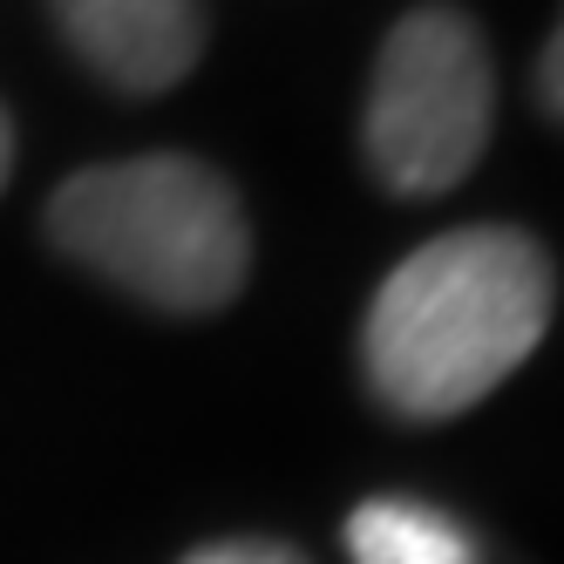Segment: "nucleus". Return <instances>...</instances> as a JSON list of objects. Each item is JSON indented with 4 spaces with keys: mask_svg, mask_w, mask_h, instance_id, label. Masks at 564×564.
<instances>
[{
    "mask_svg": "<svg viewBox=\"0 0 564 564\" xmlns=\"http://www.w3.org/2000/svg\"><path fill=\"white\" fill-rule=\"evenodd\" d=\"M557 279L531 231L463 225L409 252L368 306V381L394 415L449 422L517 375L551 327Z\"/></svg>",
    "mask_w": 564,
    "mask_h": 564,
    "instance_id": "obj_1",
    "label": "nucleus"
},
{
    "mask_svg": "<svg viewBox=\"0 0 564 564\" xmlns=\"http://www.w3.org/2000/svg\"><path fill=\"white\" fill-rule=\"evenodd\" d=\"M48 238L164 313H218L238 300L252 238L238 191L197 156H130L75 171L48 197Z\"/></svg>",
    "mask_w": 564,
    "mask_h": 564,
    "instance_id": "obj_2",
    "label": "nucleus"
},
{
    "mask_svg": "<svg viewBox=\"0 0 564 564\" xmlns=\"http://www.w3.org/2000/svg\"><path fill=\"white\" fill-rule=\"evenodd\" d=\"M490 48L463 8H415L388 28L368 89V164L394 197L463 184L490 143Z\"/></svg>",
    "mask_w": 564,
    "mask_h": 564,
    "instance_id": "obj_3",
    "label": "nucleus"
},
{
    "mask_svg": "<svg viewBox=\"0 0 564 564\" xmlns=\"http://www.w3.org/2000/svg\"><path fill=\"white\" fill-rule=\"evenodd\" d=\"M62 42L109 89L164 96L205 55V0H48Z\"/></svg>",
    "mask_w": 564,
    "mask_h": 564,
    "instance_id": "obj_4",
    "label": "nucleus"
},
{
    "mask_svg": "<svg viewBox=\"0 0 564 564\" xmlns=\"http://www.w3.org/2000/svg\"><path fill=\"white\" fill-rule=\"evenodd\" d=\"M347 557L354 564H482L476 538L449 510L415 497H368L347 517Z\"/></svg>",
    "mask_w": 564,
    "mask_h": 564,
    "instance_id": "obj_5",
    "label": "nucleus"
},
{
    "mask_svg": "<svg viewBox=\"0 0 564 564\" xmlns=\"http://www.w3.org/2000/svg\"><path fill=\"white\" fill-rule=\"evenodd\" d=\"M184 564H306V557L293 544H272V538H225V544L191 551Z\"/></svg>",
    "mask_w": 564,
    "mask_h": 564,
    "instance_id": "obj_6",
    "label": "nucleus"
},
{
    "mask_svg": "<svg viewBox=\"0 0 564 564\" xmlns=\"http://www.w3.org/2000/svg\"><path fill=\"white\" fill-rule=\"evenodd\" d=\"M538 102H544V116H557V123H564V21H557V34H551L544 55H538Z\"/></svg>",
    "mask_w": 564,
    "mask_h": 564,
    "instance_id": "obj_7",
    "label": "nucleus"
},
{
    "mask_svg": "<svg viewBox=\"0 0 564 564\" xmlns=\"http://www.w3.org/2000/svg\"><path fill=\"white\" fill-rule=\"evenodd\" d=\"M14 171V123H8V109H0V184H8Z\"/></svg>",
    "mask_w": 564,
    "mask_h": 564,
    "instance_id": "obj_8",
    "label": "nucleus"
}]
</instances>
